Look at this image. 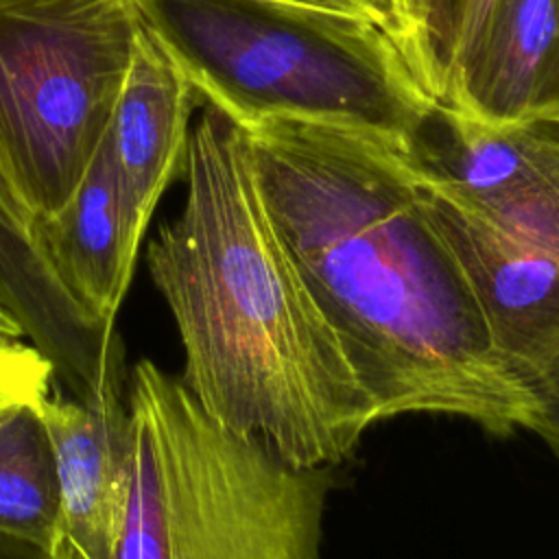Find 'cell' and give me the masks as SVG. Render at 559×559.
<instances>
[{
    "instance_id": "15",
    "label": "cell",
    "mask_w": 559,
    "mask_h": 559,
    "mask_svg": "<svg viewBox=\"0 0 559 559\" xmlns=\"http://www.w3.org/2000/svg\"><path fill=\"white\" fill-rule=\"evenodd\" d=\"M55 386V367L35 345L0 332V413L37 406Z\"/></svg>"
},
{
    "instance_id": "6",
    "label": "cell",
    "mask_w": 559,
    "mask_h": 559,
    "mask_svg": "<svg viewBox=\"0 0 559 559\" xmlns=\"http://www.w3.org/2000/svg\"><path fill=\"white\" fill-rule=\"evenodd\" d=\"M404 157L428 188L559 258V124H485L437 103Z\"/></svg>"
},
{
    "instance_id": "4",
    "label": "cell",
    "mask_w": 559,
    "mask_h": 559,
    "mask_svg": "<svg viewBox=\"0 0 559 559\" xmlns=\"http://www.w3.org/2000/svg\"><path fill=\"white\" fill-rule=\"evenodd\" d=\"M129 487L116 559H321L332 469H299L214 419L148 358L127 373Z\"/></svg>"
},
{
    "instance_id": "19",
    "label": "cell",
    "mask_w": 559,
    "mask_h": 559,
    "mask_svg": "<svg viewBox=\"0 0 559 559\" xmlns=\"http://www.w3.org/2000/svg\"><path fill=\"white\" fill-rule=\"evenodd\" d=\"M386 2L391 4L393 20H395V31H397V15H400V11H402V7H404V2H406V0H386ZM393 41H395V35H393Z\"/></svg>"
},
{
    "instance_id": "13",
    "label": "cell",
    "mask_w": 559,
    "mask_h": 559,
    "mask_svg": "<svg viewBox=\"0 0 559 559\" xmlns=\"http://www.w3.org/2000/svg\"><path fill=\"white\" fill-rule=\"evenodd\" d=\"M0 528L63 544L52 452L35 406L0 413Z\"/></svg>"
},
{
    "instance_id": "18",
    "label": "cell",
    "mask_w": 559,
    "mask_h": 559,
    "mask_svg": "<svg viewBox=\"0 0 559 559\" xmlns=\"http://www.w3.org/2000/svg\"><path fill=\"white\" fill-rule=\"evenodd\" d=\"M0 332L11 334V336H24V330H22L17 317L7 308V304L2 299H0Z\"/></svg>"
},
{
    "instance_id": "9",
    "label": "cell",
    "mask_w": 559,
    "mask_h": 559,
    "mask_svg": "<svg viewBox=\"0 0 559 559\" xmlns=\"http://www.w3.org/2000/svg\"><path fill=\"white\" fill-rule=\"evenodd\" d=\"M0 299L24 336L52 362L57 384L81 402H96L127 382L116 328L87 317L50 269L33 216L0 177Z\"/></svg>"
},
{
    "instance_id": "1",
    "label": "cell",
    "mask_w": 559,
    "mask_h": 559,
    "mask_svg": "<svg viewBox=\"0 0 559 559\" xmlns=\"http://www.w3.org/2000/svg\"><path fill=\"white\" fill-rule=\"evenodd\" d=\"M245 133L266 212L378 421L443 415L496 437L531 432L533 402L404 153L290 120Z\"/></svg>"
},
{
    "instance_id": "17",
    "label": "cell",
    "mask_w": 559,
    "mask_h": 559,
    "mask_svg": "<svg viewBox=\"0 0 559 559\" xmlns=\"http://www.w3.org/2000/svg\"><path fill=\"white\" fill-rule=\"evenodd\" d=\"M0 559H70L63 544L46 546L0 528Z\"/></svg>"
},
{
    "instance_id": "10",
    "label": "cell",
    "mask_w": 559,
    "mask_h": 559,
    "mask_svg": "<svg viewBox=\"0 0 559 559\" xmlns=\"http://www.w3.org/2000/svg\"><path fill=\"white\" fill-rule=\"evenodd\" d=\"M127 384L96 402L52 389L37 406L59 498V528L70 559H116L129 487Z\"/></svg>"
},
{
    "instance_id": "2",
    "label": "cell",
    "mask_w": 559,
    "mask_h": 559,
    "mask_svg": "<svg viewBox=\"0 0 559 559\" xmlns=\"http://www.w3.org/2000/svg\"><path fill=\"white\" fill-rule=\"evenodd\" d=\"M181 177L183 205L144 255L183 347L179 380L231 432L332 469L376 406L266 212L247 133L207 105Z\"/></svg>"
},
{
    "instance_id": "14",
    "label": "cell",
    "mask_w": 559,
    "mask_h": 559,
    "mask_svg": "<svg viewBox=\"0 0 559 559\" xmlns=\"http://www.w3.org/2000/svg\"><path fill=\"white\" fill-rule=\"evenodd\" d=\"M493 0H406L395 46L424 92L439 105Z\"/></svg>"
},
{
    "instance_id": "11",
    "label": "cell",
    "mask_w": 559,
    "mask_h": 559,
    "mask_svg": "<svg viewBox=\"0 0 559 559\" xmlns=\"http://www.w3.org/2000/svg\"><path fill=\"white\" fill-rule=\"evenodd\" d=\"M443 105L485 124H559V0H493Z\"/></svg>"
},
{
    "instance_id": "16",
    "label": "cell",
    "mask_w": 559,
    "mask_h": 559,
    "mask_svg": "<svg viewBox=\"0 0 559 559\" xmlns=\"http://www.w3.org/2000/svg\"><path fill=\"white\" fill-rule=\"evenodd\" d=\"M290 2H301L317 9H330V11L365 17L378 24L380 28H384L391 39L395 35V20H393L391 4L386 0H290Z\"/></svg>"
},
{
    "instance_id": "5",
    "label": "cell",
    "mask_w": 559,
    "mask_h": 559,
    "mask_svg": "<svg viewBox=\"0 0 559 559\" xmlns=\"http://www.w3.org/2000/svg\"><path fill=\"white\" fill-rule=\"evenodd\" d=\"M138 33L129 0L0 7V177L33 216L68 203L98 153Z\"/></svg>"
},
{
    "instance_id": "20",
    "label": "cell",
    "mask_w": 559,
    "mask_h": 559,
    "mask_svg": "<svg viewBox=\"0 0 559 559\" xmlns=\"http://www.w3.org/2000/svg\"><path fill=\"white\" fill-rule=\"evenodd\" d=\"M7 2H11V0H0V7H2V4H7Z\"/></svg>"
},
{
    "instance_id": "3",
    "label": "cell",
    "mask_w": 559,
    "mask_h": 559,
    "mask_svg": "<svg viewBox=\"0 0 559 559\" xmlns=\"http://www.w3.org/2000/svg\"><path fill=\"white\" fill-rule=\"evenodd\" d=\"M197 96L240 129L290 120L406 151L437 105L378 24L290 0H129Z\"/></svg>"
},
{
    "instance_id": "7",
    "label": "cell",
    "mask_w": 559,
    "mask_h": 559,
    "mask_svg": "<svg viewBox=\"0 0 559 559\" xmlns=\"http://www.w3.org/2000/svg\"><path fill=\"white\" fill-rule=\"evenodd\" d=\"M421 188L474 284L500 358L533 402L531 432L559 456V258L507 236L426 183Z\"/></svg>"
},
{
    "instance_id": "12",
    "label": "cell",
    "mask_w": 559,
    "mask_h": 559,
    "mask_svg": "<svg viewBox=\"0 0 559 559\" xmlns=\"http://www.w3.org/2000/svg\"><path fill=\"white\" fill-rule=\"evenodd\" d=\"M35 234L50 269L79 308L96 323L116 328L135 264L124 249L105 140L74 194L55 214L35 221Z\"/></svg>"
},
{
    "instance_id": "8",
    "label": "cell",
    "mask_w": 559,
    "mask_h": 559,
    "mask_svg": "<svg viewBox=\"0 0 559 559\" xmlns=\"http://www.w3.org/2000/svg\"><path fill=\"white\" fill-rule=\"evenodd\" d=\"M194 98V87L138 22L131 63L105 133L131 264H138L162 194L181 175Z\"/></svg>"
}]
</instances>
